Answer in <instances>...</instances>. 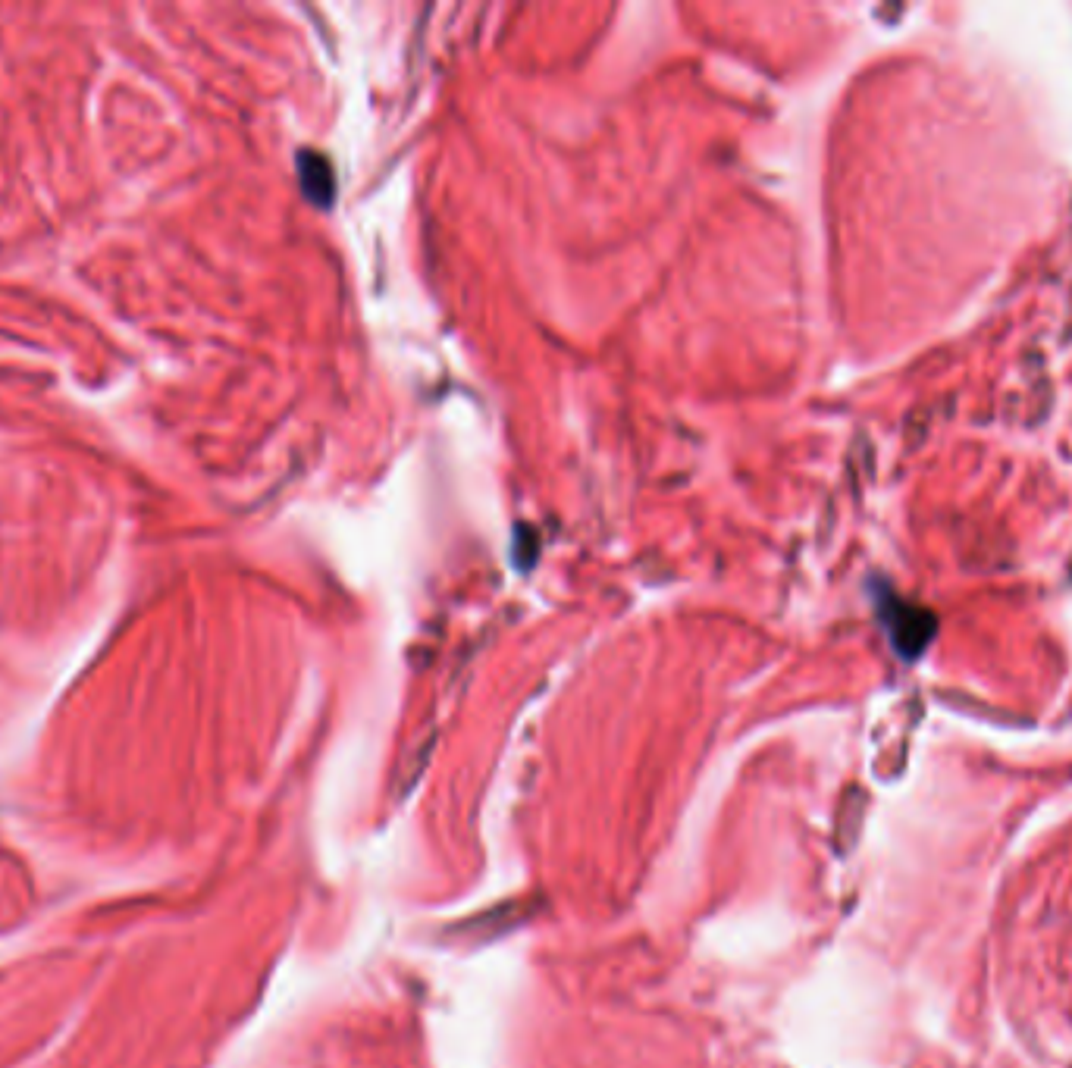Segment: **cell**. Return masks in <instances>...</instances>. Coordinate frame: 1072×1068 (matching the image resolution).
Returning <instances> with one entry per match:
<instances>
[{
    "mask_svg": "<svg viewBox=\"0 0 1072 1068\" xmlns=\"http://www.w3.org/2000/svg\"><path fill=\"white\" fill-rule=\"evenodd\" d=\"M301 185L314 204H326L333 195V179H330V163L317 154H301Z\"/></svg>",
    "mask_w": 1072,
    "mask_h": 1068,
    "instance_id": "1",
    "label": "cell"
}]
</instances>
